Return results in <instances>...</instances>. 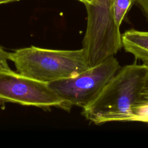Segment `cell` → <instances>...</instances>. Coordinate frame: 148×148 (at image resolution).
<instances>
[{
  "mask_svg": "<svg viewBox=\"0 0 148 148\" xmlns=\"http://www.w3.org/2000/svg\"><path fill=\"white\" fill-rule=\"evenodd\" d=\"M10 53L6 51L0 47V72L11 71L8 60H9Z\"/></svg>",
  "mask_w": 148,
  "mask_h": 148,
  "instance_id": "9c48e42d",
  "label": "cell"
},
{
  "mask_svg": "<svg viewBox=\"0 0 148 148\" xmlns=\"http://www.w3.org/2000/svg\"><path fill=\"white\" fill-rule=\"evenodd\" d=\"M9 60L18 73L46 83L75 76L89 68L83 49L52 50L32 46L10 53Z\"/></svg>",
  "mask_w": 148,
  "mask_h": 148,
  "instance_id": "7a4b0ae2",
  "label": "cell"
},
{
  "mask_svg": "<svg viewBox=\"0 0 148 148\" xmlns=\"http://www.w3.org/2000/svg\"><path fill=\"white\" fill-rule=\"evenodd\" d=\"M134 3L139 8L148 20V0H134Z\"/></svg>",
  "mask_w": 148,
  "mask_h": 148,
  "instance_id": "30bf717a",
  "label": "cell"
},
{
  "mask_svg": "<svg viewBox=\"0 0 148 148\" xmlns=\"http://www.w3.org/2000/svg\"><path fill=\"white\" fill-rule=\"evenodd\" d=\"M133 3L134 0H113V16L117 27H120L127 12Z\"/></svg>",
  "mask_w": 148,
  "mask_h": 148,
  "instance_id": "ba28073f",
  "label": "cell"
},
{
  "mask_svg": "<svg viewBox=\"0 0 148 148\" xmlns=\"http://www.w3.org/2000/svg\"><path fill=\"white\" fill-rule=\"evenodd\" d=\"M20 1V0H0V5L9 3L12 2H14V1Z\"/></svg>",
  "mask_w": 148,
  "mask_h": 148,
  "instance_id": "8fae6325",
  "label": "cell"
},
{
  "mask_svg": "<svg viewBox=\"0 0 148 148\" xmlns=\"http://www.w3.org/2000/svg\"><path fill=\"white\" fill-rule=\"evenodd\" d=\"M79 1L83 2L84 5L87 3H92L94 0H79Z\"/></svg>",
  "mask_w": 148,
  "mask_h": 148,
  "instance_id": "7c38bea8",
  "label": "cell"
},
{
  "mask_svg": "<svg viewBox=\"0 0 148 148\" xmlns=\"http://www.w3.org/2000/svg\"><path fill=\"white\" fill-rule=\"evenodd\" d=\"M121 68L112 56L78 75L48 83L50 87L64 101V109L76 105L82 108L90 104Z\"/></svg>",
  "mask_w": 148,
  "mask_h": 148,
  "instance_id": "277c9868",
  "label": "cell"
},
{
  "mask_svg": "<svg viewBox=\"0 0 148 148\" xmlns=\"http://www.w3.org/2000/svg\"><path fill=\"white\" fill-rule=\"evenodd\" d=\"M147 67L143 86L136 108L135 121L148 123V61H143Z\"/></svg>",
  "mask_w": 148,
  "mask_h": 148,
  "instance_id": "52a82bcc",
  "label": "cell"
},
{
  "mask_svg": "<svg viewBox=\"0 0 148 148\" xmlns=\"http://www.w3.org/2000/svg\"><path fill=\"white\" fill-rule=\"evenodd\" d=\"M122 47L142 61H148V31L131 29L121 34Z\"/></svg>",
  "mask_w": 148,
  "mask_h": 148,
  "instance_id": "8992f818",
  "label": "cell"
},
{
  "mask_svg": "<svg viewBox=\"0 0 148 148\" xmlns=\"http://www.w3.org/2000/svg\"><path fill=\"white\" fill-rule=\"evenodd\" d=\"M146 72L143 64L121 68L97 97L83 108L82 114L95 124L135 121L136 108Z\"/></svg>",
  "mask_w": 148,
  "mask_h": 148,
  "instance_id": "6da1fadb",
  "label": "cell"
},
{
  "mask_svg": "<svg viewBox=\"0 0 148 148\" xmlns=\"http://www.w3.org/2000/svg\"><path fill=\"white\" fill-rule=\"evenodd\" d=\"M85 6L87 24L82 49L88 66L92 67L118 52L122 47L121 34L114 22L112 5L94 0Z\"/></svg>",
  "mask_w": 148,
  "mask_h": 148,
  "instance_id": "3957f363",
  "label": "cell"
},
{
  "mask_svg": "<svg viewBox=\"0 0 148 148\" xmlns=\"http://www.w3.org/2000/svg\"><path fill=\"white\" fill-rule=\"evenodd\" d=\"M0 101L43 109L58 107L64 109V101L48 83L12 71L0 72Z\"/></svg>",
  "mask_w": 148,
  "mask_h": 148,
  "instance_id": "5b68a950",
  "label": "cell"
}]
</instances>
